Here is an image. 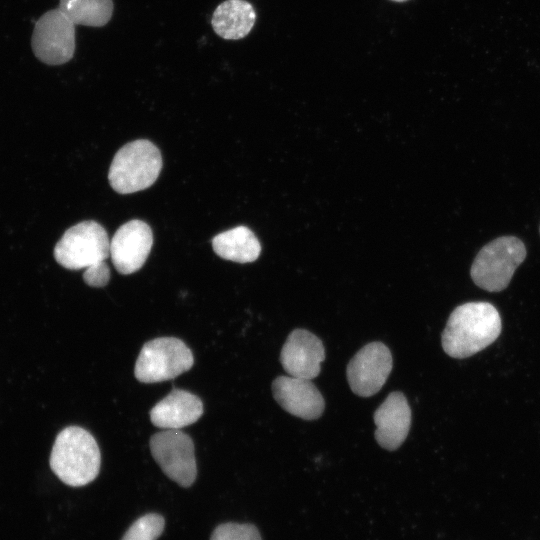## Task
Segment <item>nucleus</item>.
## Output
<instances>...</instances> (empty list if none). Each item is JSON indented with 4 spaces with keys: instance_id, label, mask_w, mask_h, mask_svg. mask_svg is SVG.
I'll return each mask as SVG.
<instances>
[{
    "instance_id": "a211bd4d",
    "label": "nucleus",
    "mask_w": 540,
    "mask_h": 540,
    "mask_svg": "<svg viewBox=\"0 0 540 540\" xmlns=\"http://www.w3.org/2000/svg\"><path fill=\"white\" fill-rule=\"evenodd\" d=\"M164 518L155 513L137 519L124 534L122 540H156L164 530Z\"/></svg>"
},
{
    "instance_id": "f257e3e1",
    "label": "nucleus",
    "mask_w": 540,
    "mask_h": 540,
    "mask_svg": "<svg viewBox=\"0 0 540 540\" xmlns=\"http://www.w3.org/2000/svg\"><path fill=\"white\" fill-rule=\"evenodd\" d=\"M501 333V318L488 302H468L450 314L442 333V347L453 358L470 357L492 344Z\"/></svg>"
},
{
    "instance_id": "f3484780",
    "label": "nucleus",
    "mask_w": 540,
    "mask_h": 540,
    "mask_svg": "<svg viewBox=\"0 0 540 540\" xmlns=\"http://www.w3.org/2000/svg\"><path fill=\"white\" fill-rule=\"evenodd\" d=\"M75 25L102 27L113 14L112 0H60L58 7Z\"/></svg>"
},
{
    "instance_id": "1a4fd4ad",
    "label": "nucleus",
    "mask_w": 540,
    "mask_h": 540,
    "mask_svg": "<svg viewBox=\"0 0 540 540\" xmlns=\"http://www.w3.org/2000/svg\"><path fill=\"white\" fill-rule=\"evenodd\" d=\"M392 365L391 352L383 343L365 345L347 365V380L351 390L361 397L376 394L385 384Z\"/></svg>"
},
{
    "instance_id": "aec40b11",
    "label": "nucleus",
    "mask_w": 540,
    "mask_h": 540,
    "mask_svg": "<svg viewBox=\"0 0 540 540\" xmlns=\"http://www.w3.org/2000/svg\"><path fill=\"white\" fill-rule=\"evenodd\" d=\"M85 283L91 287H104L110 279V269L106 262L89 267L83 273Z\"/></svg>"
},
{
    "instance_id": "dca6fc26",
    "label": "nucleus",
    "mask_w": 540,
    "mask_h": 540,
    "mask_svg": "<svg viewBox=\"0 0 540 540\" xmlns=\"http://www.w3.org/2000/svg\"><path fill=\"white\" fill-rule=\"evenodd\" d=\"M212 247L221 258L238 263L253 262L261 252L257 237L246 226H237L216 235L212 239Z\"/></svg>"
},
{
    "instance_id": "4468645a",
    "label": "nucleus",
    "mask_w": 540,
    "mask_h": 540,
    "mask_svg": "<svg viewBox=\"0 0 540 540\" xmlns=\"http://www.w3.org/2000/svg\"><path fill=\"white\" fill-rule=\"evenodd\" d=\"M203 414L201 399L182 389H173L150 411L152 424L164 430H180L195 423Z\"/></svg>"
},
{
    "instance_id": "20e7f679",
    "label": "nucleus",
    "mask_w": 540,
    "mask_h": 540,
    "mask_svg": "<svg viewBox=\"0 0 540 540\" xmlns=\"http://www.w3.org/2000/svg\"><path fill=\"white\" fill-rule=\"evenodd\" d=\"M525 258L526 248L520 239L514 236L496 238L476 255L470 270L471 278L486 291H502Z\"/></svg>"
},
{
    "instance_id": "9b49d317",
    "label": "nucleus",
    "mask_w": 540,
    "mask_h": 540,
    "mask_svg": "<svg viewBox=\"0 0 540 540\" xmlns=\"http://www.w3.org/2000/svg\"><path fill=\"white\" fill-rule=\"evenodd\" d=\"M324 359L322 341L304 329H295L289 334L280 354V362L290 376L309 380L319 375Z\"/></svg>"
},
{
    "instance_id": "f8f14e48",
    "label": "nucleus",
    "mask_w": 540,
    "mask_h": 540,
    "mask_svg": "<svg viewBox=\"0 0 540 540\" xmlns=\"http://www.w3.org/2000/svg\"><path fill=\"white\" fill-rule=\"evenodd\" d=\"M272 392L277 403L296 417L314 420L324 411V399L309 379L279 376L272 383Z\"/></svg>"
},
{
    "instance_id": "7ed1b4c3",
    "label": "nucleus",
    "mask_w": 540,
    "mask_h": 540,
    "mask_svg": "<svg viewBox=\"0 0 540 540\" xmlns=\"http://www.w3.org/2000/svg\"><path fill=\"white\" fill-rule=\"evenodd\" d=\"M162 169L159 149L150 141L139 139L125 144L115 154L108 180L120 194L135 193L150 187Z\"/></svg>"
},
{
    "instance_id": "0eeeda50",
    "label": "nucleus",
    "mask_w": 540,
    "mask_h": 540,
    "mask_svg": "<svg viewBox=\"0 0 540 540\" xmlns=\"http://www.w3.org/2000/svg\"><path fill=\"white\" fill-rule=\"evenodd\" d=\"M75 24L59 9L45 12L35 23L31 47L38 60L47 65H62L75 52Z\"/></svg>"
},
{
    "instance_id": "f03ea898",
    "label": "nucleus",
    "mask_w": 540,
    "mask_h": 540,
    "mask_svg": "<svg viewBox=\"0 0 540 540\" xmlns=\"http://www.w3.org/2000/svg\"><path fill=\"white\" fill-rule=\"evenodd\" d=\"M101 464L99 446L85 429L69 426L61 430L53 444L50 467L65 484L84 486L98 475Z\"/></svg>"
},
{
    "instance_id": "423d86ee",
    "label": "nucleus",
    "mask_w": 540,
    "mask_h": 540,
    "mask_svg": "<svg viewBox=\"0 0 540 540\" xmlns=\"http://www.w3.org/2000/svg\"><path fill=\"white\" fill-rule=\"evenodd\" d=\"M193 363V354L182 340L159 337L143 345L134 375L142 383L162 382L188 371Z\"/></svg>"
},
{
    "instance_id": "2eb2a0df",
    "label": "nucleus",
    "mask_w": 540,
    "mask_h": 540,
    "mask_svg": "<svg viewBox=\"0 0 540 540\" xmlns=\"http://www.w3.org/2000/svg\"><path fill=\"white\" fill-rule=\"evenodd\" d=\"M256 19L253 6L245 0H225L215 9L211 24L214 32L226 40L244 38Z\"/></svg>"
},
{
    "instance_id": "39448f33",
    "label": "nucleus",
    "mask_w": 540,
    "mask_h": 540,
    "mask_svg": "<svg viewBox=\"0 0 540 540\" xmlns=\"http://www.w3.org/2000/svg\"><path fill=\"white\" fill-rule=\"evenodd\" d=\"M54 257L70 270L87 269L110 257V240L99 223L88 220L67 229L54 248Z\"/></svg>"
},
{
    "instance_id": "6ab92c4d",
    "label": "nucleus",
    "mask_w": 540,
    "mask_h": 540,
    "mask_svg": "<svg viewBox=\"0 0 540 540\" xmlns=\"http://www.w3.org/2000/svg\"><path fill=\"white\" fill-rule=\"evenodd\" d=\"M210 540H262L252 524L224 523L215 528Z\"/></svg>"
},
{
    "instance_id": "9d476101",
    "label": "nucleus",
    "mask_w": 540,
    "mask_h": 540,
    "mask_svg": "<svg viewBox=\"0 0 540 540\" xmlns=\"http://www.w3.org/2000/svg\"><path fill=\"white\" fill-rule=\"evenodd\" d=\"M153 245V233L144 221L134 219L118 228L110 240V257L116 270L124 275L138 271Z\"/></svg>"
},
{
    "instance_id": "ddd939ff",
    "label": "nucleus",
    "mask_w": 540,
    "mask_h": 540,
    "mask_svg": "<svg viewBox=\"0 0 540 540\" xmlns=\"http://www.w3.org/2000/svg\"><path fill=\"white\" fill-rule=\"evenodd\" d=\"M374 423L377 443L389 451L399 448L411 426V410L404 394L390 393L375 411Z\"/></svg>"
},
{
    "instance_id": "412c9836",
    "label": "nucleus",
    "mask_w": 540,
    "mask_h": 540,
    "mask_svg": "<svg viewBox=\"0 0 540 540\" xmlns=\"http://www.w3.org/2000/svg\"><path fill=\"white\" fill-rule=\"evenodd\" d=\"M392 1H396V2H404V1H407V0H392Z\"/></svg>"
},
{
    "instance_id": "6e6552de",
    "label": "nucleus",
    "mask_w": 540,
    "mask_h": 540,
    "mask_svg": "<svg viewBox=\"0 0 540 540\" xmlns=\"http://www.w3.org/2000/svg\"><path fill=\"white\" fill-rule=\"evenodd\" d=\"M150 451L154 460L171 480L189 487L197 476L194 443L181 430H163L150 438Z\"/></svg>"
}]
</instances>
